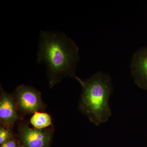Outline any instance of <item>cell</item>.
<instances>
[{
  "mask_svg": "<svg viewBox=\"0 0 147 147\" xmlns=\"http://www.w3.org/2000/svg\"><path fill=\"white\" fill-rule=\"evenodd\" d=\"M0 121L4 126L11 128L20 119L13 94L8 93L1 87Z\"/></svg>",
  "mask_w": 147,
  "mask_h": 147,
  "instance_id": "5b68a950",
  "label": "cell"
},
{
  "mask_svg": "<svg viewBox=\"0 0 147 147\" xmlns=\"http://www.w3.org/2000/svg\"><path fill=\"white\" fill-rule=\"evenodd\" d=\"M130 67L135 84L139 88L147 90V47L134 53Z\"/></svg>",
  "mask_w": 147,
  "mask_h": 147,
  "instance_id": "8992f818",
  "label": "cell"
},
{
  "mask_svg": "<svg viewBox=\"0 0 147 147\" xmlns=\"http://www.w3.org/2000/svg\"><path fill=\"white\" fill-rule=\"evenodd\" d=\"M30 121L35 128L43 129L51 125L52 119L47 113L37 112L32 116Z\"/></svg>",
  "mask_w": 147,
  "mask_h": 147,
  "instance_id": "52a82bcc",
  "label": "cell"
},
{
  "mask_svg": "<svg viewBox=\"0 0 147 147\" xmlns=\"http://www.w3.org/2000/svg\"><path fill=\"white\" fill-rule=\"evenodd\" d=\"M79 52L76 43L63 33L40 32L37 61L46 64L51 88L65 76L75 78Z\"/></svg>",
  "mask_w": 147,
  "mask_h": 147,
  "instance_id": "6da1fadb",
  "label": "cell"
},
{
  "mask_svg": "<svg viewBox=\"0 0 147 147\" xmlns=\"http://www.w3.org/2000/svg\"><path fill=\"white\" fill-rule=\"evenodd\" d=\"M10 127L2 125L0 127V144L2 145L9 139H13V134Z\"/></svg>",
  "mask_w": 147,
  "mask_h": 147,
  "instance_id": "ba28073f",
  "label": "cell"
},
{
  "mask_svg": "<svg viewBox=\"0 0 147 147\" xmlns=\"http://www.w3.org/2000/svg\"><path fill=\"white\" fill-rule=\"evenodd\" d=\"M18 136L24 147H49L53 137V128L38 129L30 128L21 123L18 128Z\"/></svg>",
  "mask_w": 147,
  "mask_h": 147,
  "instance_id": "277c9868",
  "label": "cell"
},
{
  "mask_svg": "<svg viewBox=\"0 0 147 147\" xmlns=\"http://www.w3.org/2000/svg\"><path fill=\"white\" fill-rule=\"evenodd\" d=\"M17 143L14 139H9L1 145V147H16Z\"/></svg>",
  "mask_w": 147,
  "mask_h": 147,
  "instance_id": "9c48e42d",
  "label": "cell"
},
{
  "mask_svg": "<svg viewBox=\"0 0 147 147\" xmlns=\"http://www.w3.org/2000/svg\"><path fill=\"white\" fill-rule=\"evenodd\" d=\"M75 78L82 87L79 103L81 113L96 126L106 122L112 114L109 104L113 91L110 75L98 71L86 80L77 76Z\"/></svg>",
  "mask_w": 147,
  "mask_h": 147,
  "instance_id": "7a4b0ae2",
  "label": "cell"
},
{
  "mask_svg": "<svg viewBox=\"0 0 147 147\" xmlns=\"http://www.w3.org/2000/svg\"><path fill=\"white\" fill-rule=\"evenodd\" d=\"M16 147H24L23 146H18V145H17V146H16Z\"/></svg>",
  "mask_w": 147,
  "mask_h": 147,
  "instance_id": "30bf717a",
  "label": "cell"
},
{
  "mask_svg": "<svg viewBox=\"0 0 147 147\" xmlns=\"http://www.w3.org/2000/svg\"><path fill=\"white\" fill-rule=\"evenodd\" d=\"M18 112L22 115L34 114L45 108L39 91L30 86L20 85L13 94Z\"/></svg>",
  "mask_w": 147,
  "mask_h": 147,
  "instance_id": "3957f363",
  "label": "cell"
}]
</instances>
